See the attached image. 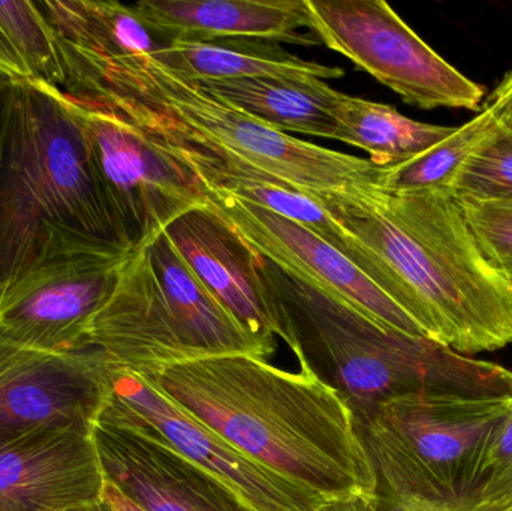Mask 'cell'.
I'll return each instance as SVG.
<instances>
[{
	"instance_id": "1",
	"label": "cell",
	"mask_w": 512,
	"mask_h": 511,
	"mask_svg": "<svg viewBox=\"0 0 512 511\" xmlns=\"http://www.w3.org/2000/svg\"><path fill=\"white\" fill-rule=\"evenodd\" d=\"M306 194L342 228L346 257L426 338L471 357L512 344V287L478 251L450 192Z\"/></svg>"
},
{
	"instance_id": "2",
	"label": "cell",
	"mask_w": 512,
	"mask_h": 511,
	"mask_svg": "<svg viewBox=\"0 0 512 511\" xmlns=\"http://www.w3.org/2000/svg\"><path fill=\"white\" fill-rule=\"evenodd\" d=\"M140 377L240 453L325 501L376 495L351 407L310 372L230 354Z\"/></svg>"
},
{
	"instance_id": "3",
	"label": "cell",
	"mask_w": 512,
	"mask_h": 511,
	"mask_svg": "<svg viewBox=\"0 0 512 511\" xmlns=\"http://www.w3.org/2000/svg\"><path fill=\"white\" fill-rule=\"evenodd\" d=\"M99 248L134 251L77 120L56 87L12 81L0 155V305L56 255Z\"/></svg>"
},
{
	"instance_id": "4",
	"label": "cell",
	"mask_w": 512,
	"mask_h": 511,
	"mask_svg": "<svg viewBox=\"0 0 512 511\" xmlns=\"http://www.w3.org/2000/svg\"><path fill=\"white\" fill-rule=\"evenodd\" d=\"M258 270L277 336L352 411L414 393L512 398L511 369L387 329L261 255Z\"/></svg>"
},
{
	"instance_id": "5",
	"label": "cell",
	"mask_w": 512,
	"mask_h": 511,
	"mask_svg": "<svg viewBox=\"0 0 512 511\" xmlns=\"http://www.w3.org/2000/svg\"><path fill=\"white\" fill-rule=\"evenodd\" d=\"M62 92L92 96L126 116L198 135L304 192L378 186L385 167L274 131L165 68L152 54L114 60L62 57Z\"/></svg>"
},
{
	"instance_id": "6",
	"label": "cell",
	"mask_w": 512,
	"mask_h": 511,
	"mask_svg": "<svg viewBox=\"0 0 512 511\" xmlns=\"http://www.w3.org/2000/svg\"><path fill=\"white\" fill-rule=\"evenodd\" d=\"M512 398L414 393L352 411L376 492L471 503L487 444Z\"/></svg>"
},
{
	"instance_id": "7",
	"label": "cell",
	"mask_w": 512,
	"mask_h": 511,
	"mask_svg": "<svg viewBox=\"0 0 512 511\" xmlns=\"http://www.w3.org/2000/svg\"><path fill=\"white\" fill-rule=\"evenodd\" d=\"M60 93L134 251L147 248L183 213L210 204L209 191L192 171L159 149L128 117L92 96Z\"/></svg>"
},
{
	"instance_id": "8",
	"label": "cell",
	"mask_w": 512,
	"mask_h": 511,
	"mask_svg": "<svg viewBox=\"0 0 512 511\" xmlns=\"http://www.w3.org/2000/svg\"><path fill=\"white\" fill-rule=\"evenodd\" d=\"M310 32L424 110H480L486 90L427 45L384 0H306Z\"/></svg>"
},
{
	"instance_id": "9",
	"label": "cell",
	"mask_w": 512,
	"mask_h": 511,
	"mask_svg": "<svg viewBox=\"0 0 512 511\" xmlns=\"http://www.w3.org/2000/svg\"><path fill=\"white\" fill-rule=\"evenodd\" d=\"M96 422L131 429L170 446L218 477L255 511H318L327 501L240 453L177 407L143 377L114 363Z\"/></svg>"
},
{
	"instance_id": "10",
	"label": "cell",
	"mask_w": 512,
	"mask_h": 511,
	"mask_svg": "<svg viewBox=\"0 0 512 511\" xmlns=\"http://www.w3.org/2000/svg\"><path fill=\"white\" fill-rule=\"evenodd\" d=\"M132 252L78 249L36 267L0 305V338L45 353L89 350L90 320L113 293Z\"/></svg>"
},
{
	"instance_id": "11",
	"label": "cell",
	"mask_w": 512,
	"mask_h": 511,
	"mask_svg": "<svg viewBox=\"0 0 512 511\" xmlns=\"http://www.w3.org/2000/svg\"><path fill=\"white\" fill-rule=\"evenodd\" d=\"M113 366L95 348L45 353L0 338V443L45 426L93 428Z\"/></svg>"
},
{
	"instance_id": "12",
	"label": "cell",
	"mask_w": 512,
	"mask_h": 511,
	"mask_svg": "<svg viewBox=\"0 0 512 511\" xmlns=\"http://www.w3.org/2000/svg\"><path fill=\"white\" fill-rule=\"evenodd\" d=\"M210 206L233 225L256 254L348 303L387 329L426 338L420 326L378 285L313 231L264 207L227 195H210Z\"/></svg>"
},
{
	"instance_id": "13",
	"label": "cell",
	"mask_w": 512,
	"mask_h": 511,
	"mask_svg": "<svg viewBox=\"0 0 512 511\" xmlns=\"http://www.w3.org/2000/svg\"><path fill=\"white\" fill-rule=\"evenodd\" d=\"M93 428L45 426L0 443V511H63L101 503Z\"/></svg>"
},
{
	"instance_id": "14",
	"label": "cell",
	"mask_w": 512,
	"mask_h": 511,
	"mask_svg": "<svg viewBox=\"0 0 512 511\" xmlns=\"http://www.w3.org/2000/svg\"><path fill=\"white\" fill-rule=\"evenodd\" d=\"M105 482L143 511H255L218 477L149 435L96 422Z\"/></svg>"
},
{
	"instance_id": "15",
	"label": "cell",
	"mask_w": 512,
	"mask_h": 511,
	"mask_svg": "<svg viewBox=\"0 0 512 511\" xmlns=\"http://www.w3.org/2000/svg\"><path fill=\"white\" fill-rule=\"evenodd\" d=\"M86 345L138 375L197 360L165 302L146 248L123 264L113 293L90 320Z\"/></svg>"
},
{
	"instance_id": "16",
	"label": "cell",
	"mask_w": 512,
	"mask_h": 511,
	"mask_svg": "<svg viewBox=\"0 0 512 511\" xmlns=\"http://www.w3.org/2000/svg\"><path fill=\"white\" fill-rule=\"evenodd\" d=\"M186 266L268 353L277 327L265 297L258 254L210 204L195 207L164 231Z\"/></svg>"
},
{
	"instance_id": "17",
	"label": "cell",
	"mask_w": 512,
	"mask_h": 511,
	"mask_svg": "<svg viewBox=\"0 0 512 511\" xmlns=\"http://www.w3.org/2000/svg\"><path fill=\"white\" fill-rule=\"evenodd\" d=\"M123 116L143 129L159 149L189 168L206 186L209 195L239 198L285 216L313 231L346 257L342 228L301 189L191 132L147 117Z\"/></svg>"
},
{
	"instance_id": "18",
	"label": "cell",
	"mask_w": 512,
	"mask_h": 511,
	"mask_svg": "<svg viewBox=\"0 0 512 511\" xmlns=\"http://www.w3.org/2000/svg\"><path fill=\"white\" fill-rule=\"evenodd\" d=\"M141 23L164 42L251 38L318 45L306 0H141Z\"/></svg>"
},
{
	"instance_id": "19",
	"label": "cell",
	"mask_w": 512,
	"mask_h": 511,
	"mask_svg": "<svg viewBox=\"0 0 512 511\" xmlns=\"http://www.w3.org/2000/svg\"><path fill=\"white\" fill-rule=\"evenodd\" d=\"M165 302L198 359L271 356L201 284L164 233L146 248Z\"/></svg>"
},
{
	"instance_id": "20",
	"label": "cell",
	"mask_w": 512,
	"mask_h": 511,
	"mask_svg": "<svg viewBox=\"0 0 512 511\" xmlns=\"http://www.w3.org/2000/svg\"><path fill=\"white\" fill-rule=\"evenodd\" d=\"M195 83L274 131L342 141L334 114L340 92L324 80L237 78Z\"/></svg>"
},
{
	"instance_id": "21",
	"label": "cell",
	"mask_w": 512,
	"mask_h": 511,
	"mask_svg": "<svg viewBox=\"0 0 512 511\" xmlns=\"http://www.w3.org/2000/svg\"><path fill=\"white\" fill-rule=\"evenodd\" d=\"M153 57L165 68L192 81L237 78H292L336 80L345 71L301 59L262 39L231 38L216 41L165 42Z\"/></svg>"
},
{
	"instance_id": "22",
	"label": "cell",
	"mask_w": 512,
	"mask_h": 511,
	"mask_svg": "<svg viewBox=\"0 0 512 511\" xmlns=\"http://www.w3.org/2000/svg\"><path fill=\"white\" fill-rule=\"evenodd\" d=\"M60 57L114 60L150 54L158 42L132 6L114 0H41Z\"/></svg>"
},
{
	"instance_id": "23",
	"label": "cell",
	"mask_w": 512,
	"mask_h": 511,
	"mask_svg": "<svg viewBox=\"0 0 512 511\" xmlns=\"http://www.w3.org/2000/svg\"><path fill=\"white\" fill-rule=\"evenodd\" d=\"M342 143L358 147L379 167H391L417 158L450 137L456 128L418 122L393 105L367 101L340 92L336 102Z\"/></svg>"
},
{
	"instance_id": "24",
	"label": "cell",
	"mask_w": 512,
	"mask_h": 511,
	"mask_svg": "<svg viewBox=\"0 0 512 511\" xmlns=\"http://www.w3.org/2000/svg\"><path fill=\"white\" fill-rule=\"evenodd\" d=\"M505 95L499 87L480 113L417 158L385 167L378 188L388 192H450L459 171L501 125Z\"/></svg>"
},
{
	"instance_id": "25",
	"label": "cell",
	"mask_w": 512,
	"mask_h": 511,
	"mask_svg": "<svg viewBox=\"0 0 512 511\" xmlns=\"http://www.w3.org/2000/svg\"><path fill=\"white\" fill-rule=\"evenodd\" d=\"M0 27L26 66L30 80L62 90L65 75L56 36L38 3L29 0L0 2Z\"/></svg>"
},
{
	"instance_id": "26",
	"label": "cell",
	"mask_w": 512,
	"mask_h": 511,
	"mask_svg": "<svg viewBox=\"0 0 512 511\" xmlns=\"http://www.w3.org/2000/svg\"><path fill=\"white\" fill-rule=\"evenodd\" d=\"M450 194L512 206V128L504 120L463 165Z\"/></svg>"
},
{
	"instance_id": "27",
	"label": "cell",
	"mask_w": 512,
	"mask_h": 511,
	"mask_svg": "<svg viewBox=\"0 0 512 511\" xmlns=\"http://www.w3.org/2000/svg\"><path fill=\"white\" fill-rule=\"evenodd\" d=\"M454 200L478 251L512 287V206L472 198Z\"/></svg>"
},
{
	"instance_id": "28",
	"label": "cell",
	"mask_w": 512,
	"mask_h": 511,
	"mask_svg": "<svg viewBox=\"0 0 512 511\" xmlns=\"http://www.w3.org/2000/svg\"><path fill=\"white\" fill-rule=\"evenodd\" d=\"M512 503V404L484 453L469 511H504Z\"/></svg>"
},
{
	"instance_id": "29",
	"label": "cell",
	"mask_w": 512,
	"mask_h": 511,
	"mask_svg": "<svg viewBox=\"0 0 512 511\" xmlns=\"http://www.w3.org/2000/svg\"><path fill=\"white\" fill-rule=\"evenodd\" d=\"M375 503L378 511H469L471 506V503H450L397 492H376Z\"/></svg>"
},
{
	"instance_id": "30",
	"label": "cell",
	"mask_w": 512,
	"mask_h": 511,
	"mask_svg": "<svg viewBox=\"0 0 512 511\" xmlns=\"http://www.w3.org/2000/svg\"><path fill=\"white\" fill-rule=\"evenodd\" d=\"M0 72L14 80H30L26 66L21 62L2 27H0Z\"/></svg>"
},
{
	"instance_id": "31",
	"label": "cell",
	"mask_w": 512,
	"mask_h": 511,
	"mask_svg": "<svg viewBox=\"0 0 512 511\" xmlns=\"http://www.w3.org/2000/svg\"><path fill=\"white\" fill-rule=\"evenodd\" d=\"M318 511H378L375 495H357L342 500L327 501Z\"/></svg>"
},
{
	"instance_id": "32",
	"label": "cell",
	"mask_w": 512,
	"mask_h": 511,
	"mask_svg": "<svg viewBox=\"0 0 512 511\" xmlns=\"http://www.w3.org/2000/svg\"><path fill=\"white\" fill-rule=\"evenodd\" d=\"M102 503L111 511H143L107 482H105L104 494H102Z\"/></svg>"
},
{
	"instance_id": "33",
	"label": "cell",
	"mask_w": 512,
	"mask_h": 511,
	"mask_svg": "<svg viewBox=\"0 0 512 511\" xmlns=\"http://www.w3.org/2000/svg\"><path fill=\"white\" fill-rule=\"evenodd\" d=\"M12 81H14V78L0 72V155H2L3 137H5L6 116H8Z\"/></svg>"
},
{
	"instance_id": "34",
	"label": "cell",
	"mask_w": 512,
	"mask_h": 511,
	"mask_svg": "<svg viewBox=\"0 0 512 511\" xmlns=\"http://www.w3.org/2000/svg\"><path fill=\"white\" fill-rule=\"evenodd\" d=\"M498 87L505 95V108L504 114H502V120L512 128V72L501 81Z\"/></svg>"
},
{
	"instance_id": "35",
	"label": "cell",
	"mask_w": 512,
	"mask_h": 511,
	"mask_svg": "<svg viewBox=\"0 0 512 511\" xmlns=\"http://www.w3.org/2000/svg\"><path fill=\"white\" fill-rule=\"evenodd\" d=\"M63 511H110L107 509L104 503L89 504V506L74 507V509H68Z\"/></svg>"
},
{
	"instance_id": "36",
	"label": "cell",
	"mask_w": 512,
	"mask_h": 511,
	"mask_svg": "<svg viewBox=\"0 0 512 511\" xmlns=\"http://www.w3.org/2000/svg\"><path fill=\"white\" fill-rule=\"evenodd\" d=\"M504 511H512V503L510 504V506L507 507V509H505Z\"/></svg>"
},
{
	"instance_id": "37",
	"label": "cell",
	"mask_w": 512,
	"mask_h": 511,
	"mask_svg": "<svg viewBox=\"0 0 512 511\" xmlns=\"http://www.w3.org/2000/svg\"><path fill=\"white\" fill-rule=\"evenodd\" d=\"M107 509H108V507H107ZM108 510H110V509H108ZM110 511H111V510H110Z\"/></svg>"
}]
</instances>
